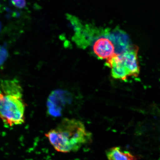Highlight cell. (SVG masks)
I'll use <instances>...</instances> for the list:
<instances>
[{
  "mask_svg": "<svg viewBox=\"0 0 160 160\" xmlns=\"http://www.w3.org/2000/svg\"><path fill=\"white\" fill-rule=\"evenodd\" d=\"M138 48H131L121 54L123 63L127 69L129 76L137 77L139 73V67L137 58Z\"/></svg>",
  "mask_w": 160,
  "mask_h": 160,
  "instance_id": "cell-5",
  "label": "cell"
},
{
  "mask_svg": "<svg viewBox=\"0 0 160 160\" xmlns=\"http://www.w3.org/2000/svg\"><path fill=\"white\" fill-rule=\"evenodd\" d=\"M107 32L105 30L103 36L98 37L93 45L94 53L99 59H108L115 54V46L108 37Z\"/></svg>",
  "mask_w": 160,
  "mask_h": 160,
  "instance_id": "cell-3",
  "label": "cell"
},
{
  "mask_svg": "<svg viewBox=\"0 0 160 160\" xmlns=\"http://www.w3.org/2000/svg\"><path fill=\"white\" fill-rule=\"evenodd\" d=\"M52 145L58 152L77 151L91 141L92 135L82 122L75 119L65 118L55 129L45 134Z\"/></svg>",
  "mask_w": 160,
  "mask_h": 160,
  "instance_id": "cell-1",
  "label": "cell"
},
{
  "mask_svg": "<svg viewBox=\"0 0 160 160\" xmlns=\"http://www.w3.org/2000/svg\"><path fill=\"white\" fill-rule=\"evenodd\" d=\"M107 35L115 46V54L121 55L132 48L129 36L124 31L117 28L110 32L107 30Z\"/></svg>",
  "mask_w": 160,
  "mask_h": 160,
  "instance_id": "cell-4",
  "label": "cell"
},
{
  "mask_svg": "<svg viewBox=\"0 0 160 160\" xmlns=\"http://www.w3.org/2000/svg\"><path fill=\"white\" fill-rule=\"evenodd\" d=\"M1 28H2V24H1V21H0V32H1Z\"/></svg>",
  "mask_w": 160,
  "mask_h": 160,
  "instance_id": "cell-11",
  "label": "cell"
},
{
  "mask_svg": "<svg viewBox=\"0 0 160 160\" xmlns=\"http://www.w3.org/2000/svg\"><path fill=\"white\" fill-rule=\"evenodd\" d=\"M67 17L71 23L72 27L75 32V34L81 33L84 27L80 20L77 17L72 15L67 14Z\"/></svg>",
  "mask_w": 160,
  "mask_h": 160,
  "instance_id": "cell-8",
  "label": "cell"
},
{
  "mask_svg": "<svg viewBox=\"0 0 160 160\" xmlns=\"http://www.w3.org/2000/svg\"><path fill=\"white\" fill-rule=\"evenodd\" d=\"M8 55L7 48L4 46H0V67L5 62Z\"/></svg>",
  "mask_w": 160,
  "mask_h": 160,
  "instance_id": "cell-9",
  "label": "cell"
},
{
  "mask_svg": "<svg viewBox=\"0 0 160 160\" xmlns=\"http://www.w3.org/2000/svg\"><path fill=\"white\" fill-rule=\"evenodd\" d=\"M26 104L23 90L15 79L0 82V118L8 127L22 124L25 121Z\"/></svg>",
  "mask_w": 160,
  "mask_h": 160,
  "instance_id": "cell-2",
  "label": "cell"
},
{
  "mask_svg": "<svg viewBox=\"0 0 160 160\" xmlns=\"http://www.w3.org/2000/svg\"><path fill=\"white\" fill-rule=\"evenodd\" d=\"M107 65L111 68L112 75L115 79L125 80L129 76L121 55L115 54L108 59Z\"/></svg>",
  "mask_w": 160,
  "mask_h": 160,
  "instance_id": "cell-6",
  "label": "cell"
},
{
  "mask_svg": "<svg viewBox=\"0 0 160 160\" xmlns=\"http://www.w3.org/2000/svg\"><path fill=\"white\" fill-rule=\"evenodd\" d=\"M107 155L109 160H136L137 157L128 151L116 147L108 150Z\"/></svg>",
  "mask_w": 160,
  "mask_h": 160,
  "instance_id": "cell-7",
  "label": "cell"
},
{
  "mask_svg": "<svg viewBox=\"0 0 160 160\" xmlns=\"http://www.w3.org/2000/svg\"><path fill=\"white\" fill-rule=\"evenodd\" d=\"M11 2L15 7L19 9L23 8L27 5V3L25 1H12Z\"/></svg>",
  "mask_w": 160,
  "mask_h": 160,
  "instance_id": "cell-10",
  "label": "cell"
}]
</instances>
